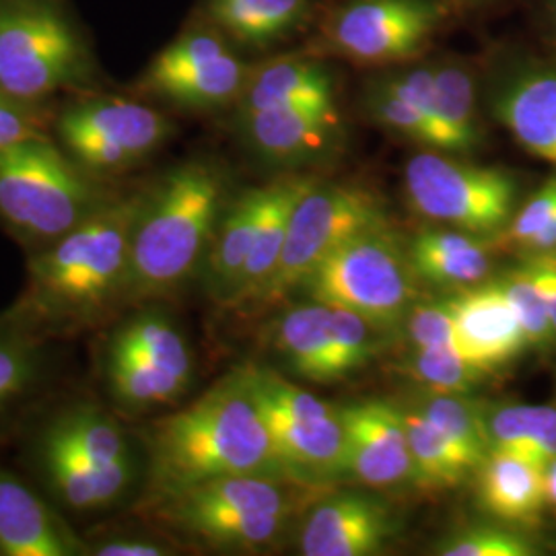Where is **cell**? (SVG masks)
I'll list each match as a JSON object with an SVG mask.
<instances>
[{
  "label": "cell",
  "mask_w": 556,
  "mask_h": 556,
  "mask_svg": "<svg viewBox=\"0 0 556 556\" xmlns=\"http://www.w3.org/2000/svg\"><path fill=\"white\" fill-rule=\"evenodd\" d=\"M147 192L110 200L64 238L31 254L27 278L0 318L48 342L101 332L124 314L130 245Z\"/></svg>",
  "instance_id": "1"
},
{
  "label": "cell",
  "mask_w": 556,
  "mask_h": 556,
  "mask_svg": "<svg viewBox=\"0 0 556 556\" xmlns=\"http://www.w3.org/2000/svg\"><path fill=\"white\" fill-rule=\"evenodd\" d=\"M137 438L144 475L132 511L217 478L289 477L273 450L243 367L220 378L188 406L151 420Z\"/></svg>",
  "instance_id": "2"
},
{
  "label": "cell",
  "mask_w": 556,
  "mask_h": 556,
  "mask_svg": "<svg viewBox=\"0 0 556 556\" xmlns=\"http://www.w3.org/2000/svg\"><path fill=\"white\" fill-rule=\"evenodd\" d=\"M225 208V179L206 161L181 163L147 190L132 233L124 312L172 298L200 275Z\"/></svg>",
  "instance_id": "3"
},
{
  "label": "cell",
  "mask_w": 556,
  "mask_h": 556,
  "mask_svg": "<svg viewBox=\"0 0 556 556\" xmlns=\"http://www.w3.org/2000/svg\"><path fill=\"white\" fill-rule=\"evenodd\" d=\"M319 486L277 475H239L192 486L132 514L200 548L260 553L285 536L303 505L318 498Z\"/></svg>",
  "instance_id": "4"
},
{
  "label": "cell",
  "mask_w": 556,
  "mask_h": 556,
  "mask_svg": "<svg viewBox=\"0 0 556 556\" xmlns=\"http://www.w3.org/2000/svg\"><path fill=\"white\" fill-rule=\"evenodd\" d=\"M118 194L48 137L0 149V225L27 256L77 229Z\"/></svg>",
  "instance_id": "5"
},
{
  "label": "cell",
  "mask_w": 556,
  "mask_h": 556,
  "mask_svg": "<svg viewBox=\"0 0 556 556\" xmlns=\"http://www.w3.org/2000/svg\"><path fill=\"white\" fill-rule=\"evenodd\" d=\"M98 351L101 388L122 418L176 404L192 386V349L155 303L132 307L108 324Z\"/></svg>",
  "instance_id": "6"
},
{
  "label": "cell",
  "mask_w": 556,
  "mask_h": 556,
  "mask_svg": "<svg viewBox=\"0 0 556 556\" xmlns=\"http://www.w3.org/2000/svg\"><path fill=\"white\" fill-rule=\"evenodd\" d=\"M93 73L79 29L59 0H0V93L40 103Z\"/></svg>",
  "instance_id": "7"
},
{
  "label": "cell",
  "mask_w": 556,
  "mask_h": 556,
  "mask_svg": "<svg viewBox=\"0 0 556 556\" xmlns=\"http://www.w3.org/2000/svg\"><path fill=\"white\" fill-rule=\"evenodd\" d=\"M415 277L406 248L386 223L346 239L303 289L316 303L353 312L381 332L413 309Z\"/></svg>",
  "instance_id": "8"
},
{
  "label": "cell",
  "mask_w": 556,
  "mask_h": 556,
  "mask_svg": "<svg viewBox=\"0 0 556 556\" xmlns=\"http://www.w3.org/2000/svg\"><path fill=\"white\" fill-rule=\"evenodd\" d=\"M386 223L383 202L371 190L316 181L295 204L277 270L250 307H270L282 301L303 287L346 239Z\"/></svg>",
  "instance_id": "9"
},
{
  "label": "cell",
  "mask_w": 556,
  "mask_h": 556,
  "mask_svg": "<svg viewBox=\"0 0 556 556\" xmlns=\"http://www.w3.org/2000/svg\"><path fill=\"white\" fill-rule=\"evenodd\" d=\"M404 188L418 215L480 238L505 231L519 194L511 174L452 160L433 149L408 160Z\"/></svg>",
  "instance_id": "10"
},
{
  "label": "cell",
  "mask_w": 556,
  "mask_h": 556,
  "mask_svg": "<svg viewBox=\"0 0 556 556\" xmlns=\"http://www.w3.org/2000/svg\"><path fill=\"white\" fill-rule=\"evenodd\" d=\"M62 149L96 178H112L149 160L174 135L160 110L124 98H87L56 118Z\"/></svg>",
  "instance_id": "11"
},
{
  "label": "cell",
  "mask_w": 556,
  "mask_h": 556,
  "mask_svg": "<svg viewBox=\"0 0 556 556\" xmlns=\"http://www.w3.org/2000/svg\"><path fill=\"white\" fill-rule=\"evenodd\" d=\"M23 439L29 472L64 516L105 517L139 498L142 464L105 466L75 454L36 427H27Z\"/></svg>",
  "instance_id": "12"
},
{
  "label": "cell",
  "mask_w": 556,
  "mask_h": 556,
  "mask_svg": "<svg viewBox=\"0 0 556 556\" xmlns=\"http://www.w3.org/2000/svg\"><path fill=\"white\" fill-rule=\"evenodd\" d=\"M447 17L441 0H353L324 27L330 52L363 64L413 59Z\"/></svg>",
  "instance_id": "13"
},
{
  "label": "cell",
  "mask_w": 556,
  "mask_h": 556,
  "mask_svg": "<svg viewBox=\"0 0 556 556\" xmlns=\"http://www.w3.org/2000/svg\"><path fill=\"white\" fill-rule=\"evenodd\" d=\"M252 66L229 48L219 29H192L149 64L139 89L178 108L215 110L236 103Z\"/></svg>",
  "instance_id": "14"
},
{
  "label": "cell",
  "mask_w": 556,
  "mask_h": 556,
  "mask_svg": "<svg viewBox=\"0 0 556 556\" xmlns=\"http://www.w3.org/2000/svg\"><path fill=\"white\" fill-rule=\"evenodd\" d=\"M60 346L0 318V447L23 438L56 396L64 367Z\"/></svg>",
  "instance_id": "15"
},
{
  "label": "cell",
  "mask_w": 556,
  "mask_h": 556,
  "mask_svg": "<svg viewBox=\"0 0 556 556\" xmlns=\"http://www.w3.org/2000/svg\"><path fill=\"white\" fill-rule=\"evenodd\" d=\"M346 439L349 475L374 489L418 484L402 413L394 404L374 400L338 410Z\"/></svg>",
  "instance_id": "16"
},
{
  "label": "cell",
  "mask_w": 556,
  "mask_h": 556,
  "mask_svg": "<svg viewBox=\"0 0 556 556\" xmlns=\"http://www.w3.org/2000/svg\"><path fill=\"white\" fill-rule=\"evenodd\" d=\"M396 530V514L381 498L338 493L307 514L299 546L305 556L378 555Z\"/></svg>",
  "instance_id": "17"
},
{
  "label": "cell",
  "mask_w": 556,
  "mask_h": 556,
  "mask_svg": "<svg viewBox=\"0 0 556 556\" xmlns=\"http://www.w3.org/2000/svg\"><path fill=\"white\" fill-rule=\"evenodd\" d=\"M0 556H87V542L48 497L0 466Z\"/></svg>",
  "instance_id": "18"
},
{
  "label": "cell",
  "mask_w": 556,
  "mask_h": 556,
  "mask_svg": "<svg viewBox=\"0 0 556 556\" xmlns=\"http://www.w3.org/2000/svg\"><path fill=\"white\" fill-rule=\"evenodd\" d=\"M472 363L486 374L516 361L530 344L497 280L459 289L445 299Z\"/></svg>",
  "instance_id": "19"
},
{
  "label": "cell",
  "mask_w": 556,
  "mask_h": 556,
  "mask_svg": "<svg viewBox=\"0 0 556 556\" xmlns=\"http://www.w3.org/2000/svg\"><path fill=\"white\" fill-rule=\"evenodd\" d=\"M241 137L260 157L277 163L316 161L337 147L340 116L337 108L282 105L238 116Z\"/></svg>",
  "instance_id": "20"
},
{
  "label": "cell",
  "mask_w": 556,
  "mask_h": 556,
  "mask_svg": "<svg viewBox=\"0 0 556 556\" xmlns=\"http://www.w3.org/2000/svg\"><path fill=\"white\" fill-rule=\"evenodd\" d=\"M491 103L519 147L556 167V66L517 68L498 85Z\"/></svg>",
  "instance_id": "21"
},
{
  "label": "cell",
  "mask_w": 556,
  "mask_h": 556,
  "mask_svg": "<svg viewBox=\"0 0 556 556\" xmlns=\"http://www.w3.org/2000/svg\"><path fill=\"white\" fill-rule=\"evenodd\" d=\"M238 116L268 108H337L334 79L328 68L314 59L285 56L250 68L239 93Z\"/></svg>",
  "instance_id": "22"
},
{
  "label": "cell",
  "mask_w": 556,
  "mask_h": 556,
  "mask_svg": "<svg viewBox=\"0 0 556 556\" xmlns=\"http://www.w3.org/2000/svg\"><path fill=\"white\" fill-rule=\"evenodd\" d=\"M266 204V186L245 190L231 204H227L220 217L217 233L200 277L204 282V291L215 303L225 307L231 299L239 277L250 258L254 248V239L258 233L260 219Z\"/></svg>",
  "instance_id": "23"
},
{
  "label": "cell",
  "mask_w": 556,
  "mask_h": 556,
  "mask_svg": "<svg viewBox=\"0 0 556 556\" xmlns=\"http://www.w3.org/2000/svg\"><path fill=\"white\" fill-rule=\"evenodd\" d=\"M318 179L309 176H287L266 184V204L260 219L258 233L245 268L239 277L238 287L231 299L225 303L229 309H248L250 303L258 298L264 285L277 270L282 245L287 239L289 219L299 199L316 184Z\"/></svg>",
  "instance_id": "24"
},
{
  "label": "cell",
  "mask_w": 556,
  "mask_h": 556,
  "mask_svg": "<svg viewBox=\"0 0 556 556\" xmlns=\"http://www.w3.org/2000/svg\"><path fill=\"white\" fill-rule=\"evenodd\" d=\"M478 498L509 526H534L546 507L544 468L511 452L493 450L478 468Z\"/></svg>",
  "instance_id": "25"
},
{
  "label": "cell",
  "mask_w": 556,
  "mask_h": 556,
  "mask_svg": "<svg viewBox=\"0 0 556 556\" xmlns=\"http://www.w3.org/2000/svg\"><path fill=\"white\" fill-rule=\"evenodd\" d=\"M415 275L438 287L466 289L491 273V248L462 229L427 227L406 248Z\"/></svg>",
  "instance_id": "26"
},
{
  "label": "cell",
  "mask_w": 556,
  "mask_h": 556,
  "mask_svg": "<svg viewBox=\"0 0 556 556\" xmlns=\"http://www.w3.org/2000/svg\"><path fill=\"white\" fill-rule=\"evenodd\" d=\"M312 0H206V17L227 38L264 48L285 40L309 17Z\"/></svg>",
  "instance_id": "27"
},
{
  "label": "cell",
  "mask_w": 556,
  "mask_h": 556,
  "mask_svg": "<svg viewBox=\"0 0 556 556\" xmlns=\"http://www.w3.org/2000/svg\"><path fill=\"white\" fill-rule=\"evenodd\" d=\"M275 344L301 378L337 381L332 307L312 303L289 309L277 324Z\"/></svg>",
  "instance_id": "28"
},
{
  "label": "cell",
  "mask_w": 556,
  "mask_h": 556,
  "mask_svg": "<svg viewBox=\"0 0 556 556\" xmlns=\"http://www.w3.org/2000/svg\"><path fill=\"white\" fill-rule=\"evenodd\" d=\"M435 71L433 105V151L470 153L480 142L475 80L468 68L454 62H441Z\"/></svg>",
  "instance_id": "29"
},
{
  "label": "cell",
  "mask_w": 556,
  "mask_h": 556,
  "mask_svg": "<svg viewBox=\"0 0 556 556\" xmlns=\"http://www.w3.org/2000/svg\"><path fill=\"white\" fill-rule=\"evenodd\" d=\"M493 450L511 452L544 468L556 457L555 406L509 404L484 413Z\"/></svg>",
  "instance_id": "30"
},
{
  "label": "cell",
  "mask_w": 556,
  "mask_h": 556,
  "mask_svg": "<svg viewBox=\"0 0 556 556\" xmlns=\"http://www.w3.org/2000/svg\"><path fill=\"white\" fill-rule=\"evenodd\" d=\"M400 413L408 447L417 466L418 486L454 489L470 475H475L466 457L418 408H400Z\"/></svg>",
  "instance_id": "31"
},
{
  "label": "cell",
  "mask_w": 556,
  "mask_h": 556,
  "mask_svg": "<svg viewBox=\"0 0 556 556\" xmlns=\"http://www.w3.org/2000/svg\"><path fill=\"white\" fill-rule=\"evenodd\" d=\"M418 410L450 439V443L466 457L477 475L482 462L491 454L484 413L477 404L464 397V394L433 392L431 396L422 400Z\"/></svg>",
  "instance_id": "32"
},
{
  "label": "cell",
  "mask_w": 556,
  "mask_h": 556,
  "mask_svg": "<svg viewBox=\"0 0 556 556\" xmlns=\"http://www.w3.org/2000/svg\"><path fill=\"white\" fill-rule=\"evenodd\" d=\"M406 369L418 383L438 394H468L489 374L456 351L415 349Z\"/></svg>",
  "instance_id": "33"
},
{
  "label": "cell",
  "mask_w": 556,
  "mask_h": 556,
  "mask_svg": "<svg viewBox=\"0 0 556 556\" xmlns=\"http://www.w3.org/2000/svg\"><path fill=\"white\" fill-rule=\"evenodd\" d=\"M498 287L503 289L505 298L511 303L517 319L523 328L530 346H546L555 340V330L551 324V316L546 303L538 289L536 278L528 262L516 266L514 270L505 273L497 278Z\"/></svg>",
  "instance_id": "34"
},
{
  "label": "cell",
  "mask_w": 556,
  "mask_h": 556,
  "mask_svg": "<svg viewBox=\"0 0 556 556\" xmlns=\"http://www.w3.org/2000/svg\"><path fill=\"white\" fill-rule=\"evenodd\" d=\"M144 519V517H142ZM151 521L144 526L119 523L118 519L103 521L83 532L87 542V556H169L176 555L174 546L149 532Z\"/></svg>",
  "instance_id": "35"
},
{
  "label": "cell",
  "mask_w": 556,
  "mask_h": 556,
  "mask_svg": "<svg viewBox=\"0 0 556 556\" xmlns=\"http://www.w3.org/2000/svg\"><path fill=\"white\" fill-rule=\"evenodd\" d=\"M337 381L363 369L378 353V328L353 312L332 307Z\"/></svg>",
  "instance_id": "36"
},
{
  "label": "cell",
  "mask_w": 556,
  "mask_h": 556,
  "mask_svg": "<svg viewBox=\"0 0 556 556\" xmlns=\"http://www.w3.org/2000/svg\"><path fill=\"white\" fill-rule=\"evenodd\" d=\"M443 556H532L536 544L509 526H477L441 542Z\"/></svg>",
  "instance_id": "37"
},
{
  "label": "cell",
  "mask_w": 556,
  "mask_h": 556,
  "mask_svg": "<svg viewBox=\"0 0 556 556\" xmlns=\"http://www.w3.org/2000/svg\"><path fill=\"white\" fill-rule=\"evenodd\" d=\"M406 330L415 349H447L468 357L457 332L456 319L445 299L438 303L415 305L406 316Z\"/></svg>",
  "instance_id": "38"
},
{
  "label": "cell",
  "mask_w": 556,
  "mask_h": 556,
  "mask_svg": "<svg viewBox=\"0 0 556 556\" xmlns=\"http://www.w3.org/2000/svg\"><path fill=\"white\" fill-rule=\"evenodd\" d=\"M369 112L378 119L381 126L396 132L404 139L418 142L422 147L431 149V128L425 116L418 112L415 105L402 100L392 89H388L381 80H378L369 91Z\"/></svg>",
  "instance_id": "39"
},
{
  "label": "cell",
  "mask_w": 556,
  "mask_h": 556,
  "mask_svg": "<svg viewBox=\"0 0 556 556\" xmlns=\"http://www.w3.org/2000/svg\"><path fill=\"white\" fill-rule=\"evenodd\" d=\"M556 213V176L546 179L528 202L516 211L511 223L505 231L498 233V239L509 250H523L526 243L536 236Z\"/></svg>",
  "instance_id": "40"
},
{
  "label": "cell",
  "mask_w": 556,
  "mask_h": 556,
  "mask_svg": "<svg viewBox=\"0 0 556 556\" xmlns=\"http://www.w3.org/2000/svg\"><path fill=\"white\" fill-rule=\"evenodd\" d=\"M36 137H46V112L38 103L0 93V149Z\"/></svg>",
  "instance_id": "41"
},
{
  "label": "cell",
  "mask_w": 556,
  "mask_h": 556,
  "mask_svg": "<svg viewBox=\"0 0 556 556\" xmlns=\"http://www.w3.org/2000/svg\"><path fill=\"white\" fill-rule=\"evenodd\" d=\"M526 262L534 273L538 289H540L542 299L546 303V309H548L556 337V250L542 252V254H530Z\"/></svg>",
  "instance_id": "42"
},
{
  "label": "cell",
  "mask_w": 556,
  "mask_h": 556,
  "mask_svg": "<svg viewBox=\"0 0 556 556\" xmlns=\"http://www.w3.org/2000/svg\"><path fill=\"white\" fill-rule=\"evenodd\" d=\"M556 250V213L553 219L546 223L544 229H540L534 238L526 243V248L521 252L530 254H542V252H553Z\"/></svg>",
  "instance_id": "43"
},
{
  "label": "cell",
  "mask_w": 556,
  "mask_h": 556,
  "mask_svg": "<svg viewBox=\"0 0 556 556\" xmlns=\"http://www.w3.org/2000/svg\"><path fill=\"white\" fill-rule=\"evenodd\" d=\"M544 497H546V507L556 517V457L551 464L544 466Z\"/></svg>",
  "instance_id": "44"
},
{
  "label": "cell",
  "mask_w": 556,
  "mask_h": 556,
  "mask_svg": "<svg viewBox=\"0 0 556 556\" xmlns=\"http://www.w3.org/2000/svg\"><path fill=\"white\" fill-rule=\"evenodd\" d=\"M553 21H555L556 27V0H553Z\"/></svg>",
  "instance_id": "45"
}]
</instances>
